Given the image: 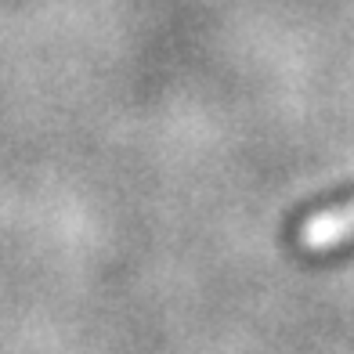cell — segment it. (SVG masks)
Here are the masks:
<instances>
[{
  "mask_svg": "<svg viewBox=\"0 0 354 354\" xmlns=\"http://www.w3.org/2000/svg\"><path fill=\"white\" fill-rule=\"evenodd\" d=\"M289 239H293L297 253L318 257V261L354 250V185L304 206L289 228Z\"/></svg>",
  "mask_w": 354,
  "mask_h": 354,
  "instance_id": "6da1fadb",
  "label": "cell"
}]
</instances>
